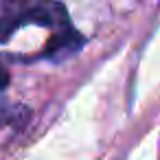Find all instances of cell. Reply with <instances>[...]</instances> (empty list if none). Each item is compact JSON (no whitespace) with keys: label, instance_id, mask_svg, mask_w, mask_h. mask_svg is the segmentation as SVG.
<instances>
[{"label":"cell","instance_id":"6da1fadb","mask_svg":"<svg viewBox=\"0 0 160 160\" xmlns=\"http://www.w3.org/2000/svg\"><path fill=\"white\" fill-rule=\"evenodd\" d=\"M35 33L72 51L83 44L62 5H0V48H11V59H51Z\"/></svg>","mask_w":160,"mask_h":160},{"label":"cell","instance_id":"7a4b0ae2","mask_svg":"<svg viewBox=\"0 0 160 160\" xmlns=\"http://www.w3.org/2000/svg\"><path fill=\"white\" fill-rule=\"evenodd\" d=\"M7 88H9V72L5 70L2 64H0V127H2L11 116V108L7 103Z\"/></svg>","mask_w":160,"mask_h":160}]
</instances>
